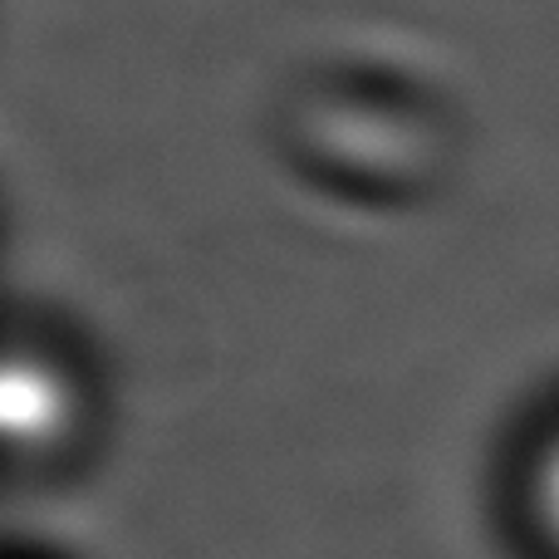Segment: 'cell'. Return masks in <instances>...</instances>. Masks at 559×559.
I'll return each instance as SVG.
<instances>
[{
    "label": "cell",
    "instance_id": "7a4b0ae2",
    "mask_svg": "<svg viewBox=\"0 0 559 559\" xmlns=\"http://www.w3.org/2000/svg\"><path fill=\"white\" fill-rule=\"evenodd\" d=\"M535 515H540V531L550 540V550L559 555V437L545 447L540 466H535Z\"/></svg>",
    "mask_w": 559,
    "mask_h": 559
},
{
    "label": "cell",
    "instance_id": "6da1fadb",
    "mask_svg": "<svg viewBox=\"0 0 559 559\" xmlns=\"http://www.w3.org/2000/svg\"><path fill=\"white\" fill-rule=\"evenodd\" d=\"M69 423V388L39 354L0 348V452H39Z\"/></svg>",
    "mask_w": 559,
    "mask_h": 559
}]
</instances>
